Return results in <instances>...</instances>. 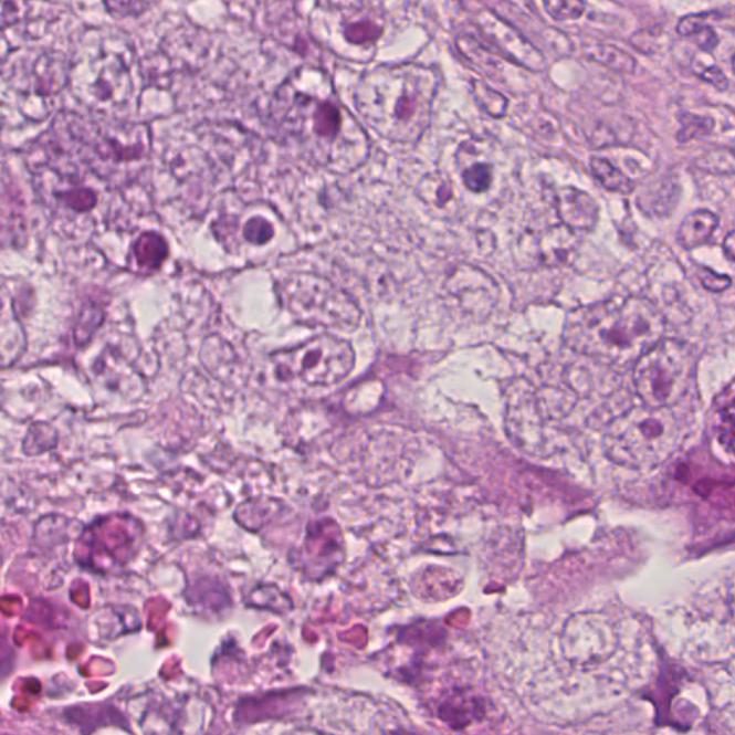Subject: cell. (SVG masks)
I'll return each instance as SVG.
<instances>
[{"instance_id": "obj_1", "label": "cell", "mask_w": 735, "mask_h": 735, "mask_svg": "<svg viewBox=\"0 0 735 735\" xmlns=\"http://www.w3.org/2000/svg\"><path fill=\"white\" fill-rule=\"evenodd\" d=\"M666 321L650 300L613 297L579 307L566 319V347L611 365L636 364L665 336Z\"/></svg>"}, {"instance_id": "obj_2", "label": "cell", "mask_w": 735, "mask_h": 735, "mask_svg": "<svg viewBox=\"0 0 735 735\" xmlns=\"http://www.w3.org/2000/svg\"><path fill=\"white\" fill-rule=\"evenodd\" d=\"M279 118L326 166H353L350 138L364 141L358 125L333 97V91L305 93L297 75L279 94Z\"/></svg>"}, {"instance_id": "obj_3", "label": "cell", "mask_w": 735, "mask_h": 735, "mask_svg": "<svg viewBox=\"0 0 735 735\" xmlns=\"http://www.w3.org/2000/svg\"><path fill=\"white\" fill-rule=\"evenodd\" d=\"M358 108L382 137L414 141L429 119L424 80L411 69H378L363 80Z\"/></svg>"}, {"instance_id": "obj_4", "label": "cell", "mask_w": 735, "mask_h": 735, "mask_svg": "<svg viewBox=\"0 0 735 735\" xmlns=\"http://www.w3.org/2000/svg\"><path fill=\"white\" fill-rule=\"evenodd\" d=\"M682 427L672 408H629L603 437L605 453L624 469L658 465L680 444Z\"/></svg>"}, {"instance_id": "obj_5", "label": "cell", "mask_w": 735, "mask_h": 735, "mask_svg": "<svg viewBox=\"0 0 735 735\" xmlns=\"http://www.w3.org/2000/svg\"><path fill=\"white\" fill-rule=\"evenodd\" d=\"M694 354L690 345L662 338L637 359L633 387L642 406L672 408L689 391L694 374Z\"/></svg>"}, {"instance_id": "obj_6", "label": "cell", "mask_w": 735, "mask_h": 735, "mask_svg": "<svg viewBox=\"0 0 735 735\" xmlns=\"http://www.w3.org/2000/svg\"><path fill=\"white\" fill-rule=\"evenodd\" d=\"M277 377L301 379L307 386H334L353 372V347L330 335H319L300 347L272 355Z\"/></svg>"}, {"instance_id": "obj_7", "label": "cell", "mask_w": 735, "mask_h": 735, "mask_svg": "<svg viewBox=\"0 0 735 735\" xmlns=\"http://www.w3.org/2000/svg\"><path fill=\"white\" fill-rule=\"evenodd\" d=\"M286 305L296 318L324 325H357L359 312L348 296L318 276H292L283 283Z\"/></svg>"}, {"instance_id": "obj_8", "label": "cell", "mask_w": 735, "mask_h": 735, "mask_svg": "<svg viewBox=\"0 0 735 735\" xmlns=\"http://www.w3.org/2000/svg\"><path fill=\"white\" fill-rule=\"evenodd\" d=\"M447 287L460 314L475 322L489 318L500 297L496 281L482 269L470 264L455 269Z\"/></svg>"}, {"instance_id": "obj_9", "label": "cell", "mask_w": 735, "mask_h": 735, "mask_svg": "<svg viewBox=\"0 0 735 735\" xmlns=\"http://www.w3.org/2000/svg\"><path fill=\"white\" fill-rule=\"evenodd\" d=\"M93 81L86 86V97L95 105H114L123 103L132 93V78L128 66L118 55L98 56L91 65Z\"/></svg>"}, {"instance_id": "obj_10", "label": "cell", "mask_w": 735, "mask_h": 735, "mask_svg": "<svg viewBox=\"0 0 735 735\" xmlns=\"http://www.w3.org/2000/svg\"><path fill=\"white\" fill-rule=\"evenodd\" d=\"M557 216L561 224L575 232H592L599 220V208L592 196L574 187H564L555 195Z\"/></svg>"}, {"instance_id": "obj_11", "label": "cell", "mask_w": 735, "mask_h": 735, "mask_svg": "<svg viewBox=\"0 0 735 735\" xmlns=\"http://www.w3.org/2000/svg\"><path fill=\"white\" fill-rule=\"evenodd\" d=\"M579 239L575 230L565 224L552 225L537 234L536 258L540 266L559 267L569 261Z\"/></svg>"}, {"instance_id": "obj_12", "label": "cell", "mask_w": 735, "mask_h": 735, "mask_svg": "<svg viewBox=\"0 0 735 735\" xmlns=\"http://www.w3.org/2000/svg\"><path fill=\"white\" fill-rule=\"evenodd\" d=\"M33 91L41 97L60 94L70 81V61L61 52L43 54L33 66Z\"/></svg>"}, {"instance_id": "obj_13", "label": "cell", "mask_w": 735, "mask_h": 735, "mask_svg": "<svg viewBox=\"0 0 735 735\" xmlns=\"http://www.w3.org/2000/svg\"><path fill=\"white\" fill-rule=\"evenodd\" d=\"M718 228V218L710 210H696L686 216L680 225L679 243L693 250L707 243Z\"/></svg>"}, {"instance_id": "obj_14", "label": "cell", "mask_w": 735, "mask_h": 735, "mask_svg": "<svg viewBox=\"0 0 735 735\" xmlns=\"http://www.w3.org/2000/svg\"><path fill=\"white\" fill-rule=\"evenodd\" d=\"M134 252H136L139 266L154 271V269L160 267L161 263L165 262L168 249L165 239L158 237L156 233H146L137 240Z\"/></svg>"}, {"instance_id": "obj_15", "label": "cell", "mask_w": 735, "mask_h": 735, "mask_svg": "<svg viewBox=\"0 0 735 735\" xmlns=\"http://www.w3.org/2000/svg\"><path fill=\"white\" fill-rule=\"evenodd\" d=\"M590 170H592L595 179L607 190L623 195L631 193L633 190L631 180L622 171H619L612 162L603 160V158H594L590 162Z\"/></svg>"}, {"instance_id": "obj_16", "label": "cell", "mask_w": 735, "mask_h": 735, "mask_svg": "<svg viewBox=\"0 0 735 735\" xmlns=\"http://www.w3.org/2000/svg\"><path fill=\"white\" fill-rule=\"evenodd\" d=\"M590 60L600 62V64L609 66V69L622 71V72H633L637 66V61L633 60V56L627 54L622 50H618L613 45H595L589 52Z\"/></svg>"}, {"instance_id": "obj_17", "label": "cell", "mask_w": 735, "mask_h": 735, "mask_svg": "<svg viewBox=\"0 0 735 735\" xmlns=\"http://www.w3.org/2000/svg\"><path fill=\"white\" fill-rule=\"evenodd\" d=\"M472 88L475 103L490 117L502 118L506 114L508 101L497 91L490 88L487 84L480 83V81H473Z\"/></svg>"}, {"instance_id": "obj_18", "label": "cell", "mask_w": 735, "mask_h": 735, "mask_svg": "<svg viewBox=\"0 0 735 735\" xmlns=\"http://www.w3.org/2000/svg\"><path fill=\"white\" fill-rule=\"evenodd\" d=\"M420 193L422 199L427 203L435 204L437 208H444L453 200L454 191L453 185L450 180L441 179V177H434V179H429L424 181V185L420 186Z\"/></svg>"}, {"instance_id": "obj_19", "label": "cell", "mask_w": 735, "mask_h": 735, "mask_svg": "<svg viewBox=\"0 0 735 735\" xmlns=\"http://www.w3.org/2000/svg\"><path fill=\"white\" fill-rule=\"evenodd\" d=\"M543 7L555 21H575L584 17L585 0H542Z\"/></svg>"}, {"instance_id": "obj_20", "label": "cell", "mask_w": 735, "mask_h": 735, "mask_svg": "<svg viewBox=\"0 0 735 735\" xmlns=\"http://www.w3.org/2000/svg\"><path fill=\"white\" fill-rule=\"evenodd\" d=\"M463 182L473 193H483L492 187L493 171L489 165H474L463 172Z\"/></svg>"}, {"instance_id": "obj_21", "label": "cell", "mask_w": 735, "mask_h": 735, "mask_svg": "<svg viewBox=\"0 0 735 735\" xmlns=\"http://www.w3.org/2000/svg\"><path fill=\"white\" fill-rule=\"evenodd\" d=\"M104 4L109 13L118 18L137 17L148 7L146 0H104Z\"/></svg>"}, {"instance_id": "obj_22", "label": "cell", "mask_w": 735, "mask_h": 735, "mask_svg": "<svg viewBox=\"0 0 735 735\" xmlns=\"http://www.w3.org/2000/svg\"><path fill=\"white\" fill-rule=\"evenodd\" d=\"M244 238L253 244H264L273 237L272 224L262 218L250 219L244 225Z\"/></svg>"}, {"instance_id": "obj_23", "label": "cell", "mask_w": 735, "mask_h": 735, "mask_svg": "<svg viewBox=\"0 0 735 735\" xmlns=\"http://www.w3.org/2000/svg\"><path fill=\"white\" fill-rule=\"evenodd\" d=\"M25 17L23 0H0V28H9Z\"/></svg>"}, {"instance_id": "obj_24", "label": "cell", "mask_w": 735, "mask_h": 735, "mask_svg": "<svg viewBox=\"0 0 735 735\" xmlns=\"http://www.w3.org/2000/svg\"><path fill=\"white\" fill-rule=\"evenodd\" d=\"M699 276L701 282H703V285L711 292L727 291L728 287L732 286V279L717 275V273L711 272L707 267H700Z\"/></svg>"}, {"instance_id": "obj_25", "label": "cell", "mask_w": 735, "mask_h": 735, "mask_svg": "<svg viewBox=\"0 0 735 735\" xmlns=\"http://www.w3.org/2000/svg\"><path fill=\"white\" fill-rule=\"evenodd\" d=\"M691 36L694 38L696 45H699L703 51H713L720 42L717 32H715L713 28L708 27L707 23L701 27L699 31H695Z\"/></svg>"}, {"instance_id": "obj_26", "label": "cell", "mask_w": 735, "mask_h": 735, "mask_svg": "<svg viewBox=\"0 0 735 735\" xmlns=\"http://www.w3.org/2000/svg\"><path fill=\"white\" fill-rule=\"evenodd\" d=\"M700 78L707 81V83L714 84L718 90L725 91L728 88V80L725 76L724 72L718 69V66H701L700 70H695Z\"/></svg>"}, {"instance_id": "obj_27", "label": "cell", "mask_w": 735, "mask_h": 735, "mask_svg": "<svg viewBox=\"0 0 735 735\" xmlns=\"http://www.w3.org/2000/svg\"><path fill=\"white\" fill-rule=\"evenodd\" d=\"M725 253H727L728 261L733 262L734 259V233L729 232L727 239L724 240Z\"/></svg>"}]
</instances>
